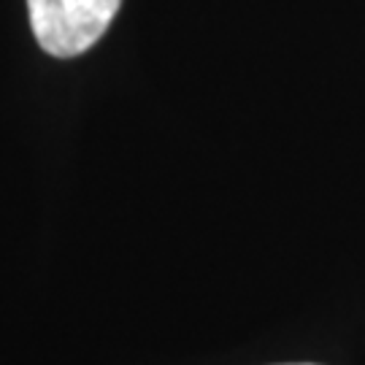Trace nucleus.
<instances>
[{"instance_id": "obj_2", "label": "nucleus", "mask_w": 365, "mask_h": 365, "mask_svg": "<svg viewBox=\"0 0 365 365\" xmlns=\"http://www.w3.org/2000/svg\"><path fill=\"white\" fill-rule=\"evenodd\" d=\"M298 365H312V363H298Z\"/></svg>"}, {"instance_id": "obj_1", "label": "nucleus", "mask_w": 365, "mask_h": 365, "mask_svg": "<svg viewBox=\"0 0 365 365\" xmlns=\"http://www.w3.org/2000/svg\"><path fill=\"white\" fill-rule=\"evenodd\" d=\"M122 0H27V14L43 52L76 57L103 38Z\"/></svg>"}]
</instances>
